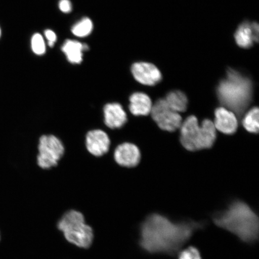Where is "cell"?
I'll list each match as a JSON object with an SVG mask.
<instances>
[{"mask_svg":"<svg viewBox=\"0 0 259 259\" xmlns=\"http://www.w3.org/2000/svg\"><path fill=\"white\" fill-rule=\"evenodd\" d=\"M202 226L201 223L192 221L175 223L153 213L142 225L140 245L150 253H174Z\"/></svg>","mask_w":259,"mask_h":259,"instance_id":"cell-1","label":"cell"},{"mask_svg":"<svg viewBox=\"0 0 259 259\" xmlns=\"http://www.w3.org/2000/svg\"><path fill=\"white\" fill-rule=\"evenodd\" d=\"M215 224L232 233L247 243L256 241L258 235V219L254 210L244 202L236 201L213 218Z\"/></svg>","mask_w":259,"mask_h":259,"instance_id":"cell-2","label":"cell"},{"mask_svg":"<svg viewBox=\"0 0 259 259\" xmlns=\"http://www.w3.org/2000/svg\"><path fill=\"white\" fill-rule=\"evenodd\" d=\"M252 84L250 79L229 69L226 78L220 83L218 95L220 102L231 111L240 114L250 103Z\"/></svg>","mask_w":259,"mask_h":259,"instance_id":"cell-3","label":"cell"},{"mask_svg":"<svg viewBox=\"0 0 259 259\" xmlns=\"http://www.w3.org/2000/svg\"><path fill=\"white\" fill-rule=\"evenodd\" d=\"M216 137V128L209 119L203 120L200 126L196 117L192 115L181 125V144L187 150L210 148L214 144Z\"/></svg>","mask_w":259,"mask_h":259,"instance_id":"cell-4","label":"cell"},{"mask_svg":"<svg viewBox=\"0 0 259 259\" xmlns=\"http://www.w3.org/2000/svg\"><path fill=\"white\" fill-rule=\"evenodd\" d=\"M58 228L68 241L77 247L87 248L92 244L93 229L86 224L82 213L77 210H71L65 213L58 222Z\"/></svg>","mask_w":259,"mask_h":259,"instance_id":"cell-5","label":"cell"},{"mask_svg":"<svg viewBox=\"0 0 259 259\" xmlns=\"http://www.w3.org/2000/svg\"><path fill=\"white\" fill-rule=\"evenodd\" d=\"M38 151V166L42 169H50L57 166L63 155L64 148L62 142L55 136L44 135L40 139Z\"/></svg>","mask_w":259,"mask_h":259,"instance_id":"cell-6","label":"cell"},{"mask_svg":"<svg viewBox=\"0 0 259 259\" xmlns=\"http://www.w3.org/2000/svg\"><path fill=\"white\" fill-rule=\"evenodd\" d=\"M151 115L161 129L174 132L181 127L182 118L178 113L168 106L165 99H160L152 107Z\"/></svg>","mask_w":259,"mask_h":259,"instance_id":"cell-7","label":"cell"},{"mask_svg":"<svg viewBox=\"0 0 259 259\" xmlns=\"http://www.w3.org/2000/svg\"><path fill=\"white\" fill-rule=\"evenodd\" d=\"M131 70L135 79L143 85L153 86L160 82L162 79L160 70L151 63H136L132 65Z\"/></svg>","mask_w":259,"mask_h":259,"instance_id":"cell-8","label":"cell"},{"mask_svg":"<svg viewBox=\"0 0 259 259\" xmlns=\"http://www.w3.org/2000/svg\"><path fill=\"white\" fill-rule=\"evenodd\" d=\"M110 144L111 142L108 135L101 130H94L87 135V150L95 156H102L108 153Z\"/></svg>","mask_w":259,"mask_h":259,"instance_id":"cell-9","label":"cell"},{"mask_svg":"<svg viewBox=\"0 0 259 259\" xmlns=\"http://www.w3.org/2000/svg\"><path fill=\"white\" fill-rule=\"evenodd\" d=\"M259 27L257 22H243L235 34L236 44L244 49L250 48L258 41Z\"/></svg>","mask_w":259,"mask_h":259,"instance_id":"cell-10","label":"cell"},{"mask_svg":"<svg viewBox=\"0 0 259 259\" xmlns=\"http://www.w3.org/2000/svg\"><path fill=\"white\" fill-rule=\"evenodd\" d=\"M115 160L122 166L132 167L137 166L141 159L139 148L134 144L124 143L116 148Z\"/></svg>","mask_w":259,"mask_h":259,"instance_id":"cell-11","label":"cell"},{"mask_svg":"<svg viewBox=\"0 0 259 259\" xmlns=\"http://www.w3.org/2000/svg\"><path fill=\"white\" fill-rule=\"evenodd\" d=\"M213 124L217 130L223 134L232 135L237 130L238 122L234 112L220 107L215 110Z\"/></svg>","mask_w":259,"mask_h":259,"instance_id":"cell-12","label":"cell"},{"mask_svg":"<svg viewBox=\"0 0 259 259\" xmlns=\"http://www.w3.org/2000/svg\"><path fill=\"white\" fill-rule=\"evenodd\" d=\"M105 124L110 128H119L127 122V114L119 103H109L104 107Z\"/></svg>","mask_w":259,"mask_h":259,"instance_id":"cell-13","label":"cell"},{"mask_svg":"<svg viewBox=\"0 0 259 259\" xmlns=\"http://www.w3.org/2000/svg\"><path fill=\"white\" fill-rule=\"evenodd\" d=\"M89 50V47L87 44L73 40H67L61 47L67 60L70 63L76 64L82 62L83 51Z\"/></svg>","mask_w":259,"mask_h":259,"instance_id":"cell-14","label":"cell"},{"mask_svg":"<svg viewBox=\"0 0 259 259\" xmlns=\"http://www.w3.org/2000/svg\"><path fill=\"white\" fill-rule=\"evenodd\" d=\"M130 111L134 115H148L151 113L152 102L150 97L142 93H135L130 97Z\"/></svg>","mask_w":259,"mask_h":259,"instance_id":"cell-15","label":"cell"},{"mask_svg":"<svg viewBox=\"0 0 259 259\" xmlns=\"http://www.w3.org/2000/svg\"><path fill=\"white\" fill-rule=\"evenodd\" d=\"M167 104L173 111L177 112H183L186 111L188 100L185 94L180 91L171 92L165 99Z\"/></svg>","mask_w":259,"mask_h":259,"instance_id":"cell-16","label":"cell"},{"mask_svg":"<svg viewBox=\"0 0 259 259\" xmlns=\"http://www.w3.org/2000/svg\"><path fill=\"white\" fill-rule=\"evenodd\" d=\"M93 30V22L87 17L81 19L72 28V32L73 35L80 38L89 36L92 33Z\"/></svg>","mask_w":259,"mask_h":259,"instance_id":"cell-17","label":"cell"},{"mask_svg":"<svg viewBox=\"0 0 259 259\" xmlns=\"http://www.w3.org/2000/svg\"><path fill=\"white\" fill-rule=\"evenodd\" d=\"M242 124L247 131L253 134L258 132V109L257 107L250 110L243 119Z\"/></svg>","mask_w":259,"mask_h":259,"instance_id":"cell-18","label":"cell"},{"mask_svg":"<svg viewBox=\"0 0 259 259\" xmlns=\"http://www.w3.org/2000/svg\"><path fill=\"white\" fill-rule=\"evenodd\" d=\"M31 45L32 52L37 56H42L46 53V44L40 33H35L32 35Z\"/></svg>","mask_w":259,"mask_h":259,"instance_id":"cell-19","label":"cell"},{"mask_svg":"<svg viewBox=\"0 0 259 259\" xmlns=\"http://www.w3.org/2000/svg\"><path fill=\"white\" fill-rule=\"evenodd\" d=\"M178 259H202L198 249L190 247L180 252Z\"/></svg>","mask_w":259,"mask_h":259,"instance_id":"cell-20","label":"cell"},{"mask_svg":"<svg viewBox=\"0 0 259 259\" xmlns=\"http://www.w3.org/2000/svg\"><path fill=\"white\" fill-rule=\"evenodd\" d=\"M60 11L64 14H69L72 11V4L70 0H60L58 3Z\"/></svg>","mask_w":259,"mask_h":259,"instance_id":"cell-21","label":"cell"},{"mask_svg":"<svg viewBox=\"0 0 259 259\" xmlns=\"http://www.w3.org/2000/svg\"><path fill=\"white\" fill-rule=\"evenodd\" d=\"M45 36L48 40L49 47H54L55 44L57 41V35L55 32L51 30H47L45 31Z\"/></svg>","mask_w":259,"mask_h":259,"instance_id":"cell-22","label":"cell"},{"mask_svg":"<svg viewBox=\"0 0 259 259\" xmlns=\"http://www.w3.org/2000/svg\"><path fill=\"white\" fill-rule=\"evenodd\" d=\"M1 35H2V30H1V28H0V37H1Z\"/></svg>","mask_w":259,"mask_h":259,"instance_id":"cell-23","label":"cell"}]
</instances>
